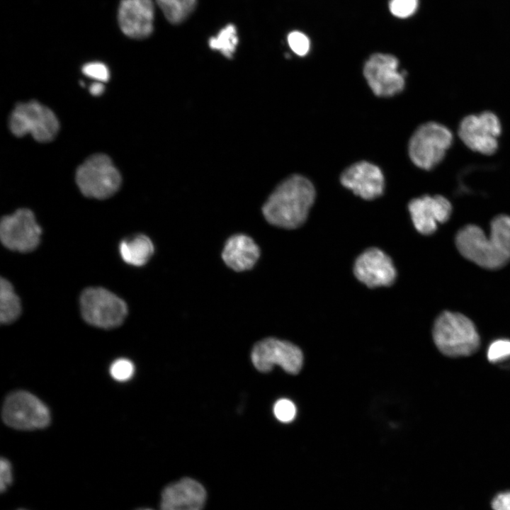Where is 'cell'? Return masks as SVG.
<instances>
[{
	"instance_id": "cell-8",
	"label": "cell",
	"mask_w": 510,
	"mask_h": 510,
	"mask_svg": "<svg viewBox=\"0 0 510 510\" xmlns=\"http://www.w3.org/2000/svg\"><path fill=\"white\" fill-rule=\"evenodd\" d=\"M4 423L16 429L33 430L47 426L50 412L45 404L33 394L16 391L7 396L2 408Z\"/></svg>"
},
{
	"instance_id": "cell-10",
	"label": "cell",
	"mask_w": 510,
	"mask_h": 510,
	"mask_svg": "<svg viewBox=\"0 0 510 510\" xmlns=\"http://www.w3.org/2000/svg\"><path fill=\"white\" fill-rule=\"evenodd\" d=\"M458 132L467 147L475 152L491 155L499 147L502 125L495 113L486 110L465 116L460 121Z\"/></svg>"
},
{
	"instance_id": "cell-19",
	"label": "cell",
	"mask_w": 510,
	"mask_h": 510,
	"mask_svg": "<svg viewBox=\"0 0 510 510\" xmlns=\"http://www.w3.org/2000/svg\"><path fill=\"white\" fill-rule=\"evenodd\" d=\"M118 250L125 263L140 267L150 260L154 254V246L147 235L137 234L123 239L119 244Z\"/></svg>"
},
{
	"instance_id": "cell-18",
	"label": "cell",
	"mask_w": 510,
	"mask_h": 510,
	"mask_svg": "<svg viewBox=\"0 0 510 510\" xmlns=\"http://www.w3.org/2000/svg\"><path fill=\"white\" fill-rule=\"evenodd\" d=\"M260 256L256 242L249 236L237 234L226 242L222 258L225 264L235 271H244L254 267Z\"/></svg>"
},
{
	"instance_id": "cell-30",
	"label": "cell",
	"mask_w": 510,
	"mask_h": 510,
	"mask_svg": "<svg viewBox=\"0 0 510 510\" xmlns=\"http://www.w3.org/2000/svg\"><path fill=\"white\" fill-rule=\"evenodd\" d=\"M494 510H510V491L497 494L492 502Z\"/></svg>"
},
{
	"instance_id": "cell-16",
	"label": "cell",
	"mask_w": 510,
	"mask_h": 510,
	"mask_svg": "<svg viewBox=\"0 0 510 510\" xmlns=\"http://www.w3.org/2000/svg\"><path fill=\"white\" fill-rule=\"evenodd\" d=\"M342 185L366 200L375 199L384 191L385 179L380 169L366 161L348 167L340 178Z\"/></svg>"
},
{
	"instance_id": "cell-23",
	"label": "cell",
	"mask_w": 510,
	"mask_h": 510,
	"mask_svg": "<svg viewBox=\"0 0 510 510\" xmlns=\"http://www.w3.org/2000/svg\"><path fill=\"white\" fill-rule=\"evenodd\" d=\"M135 373L133 363L127 358H118L112 363L110 374L112 378L120 382L130 380Z\"/></svg>"
},
{
	"instance_id": "cell-20",
	"label": "cell",
	"mask_w": 510,
	"mask_h": 510,
	"mask_svg": "<svg viewBox=\"0 0 510 510\" xmlns=\"http://www.w3.org/2000/svg\"><path fill=\"white\" fill-rule=\"evenodd\" d=\"M21 302L15 293L11 283L1 278L0 281V322L3 324L14 322L22 312Z\"/></svg>"
},
{
	"instance_id": "cell-22",
	"label": "cell",
	"mask_w": 510,
	"mask_h": 510,
	"mask_svg": "<svg viewBox=\"0 0 510 510\" xmlns=\"http://www.w3.org/2000/svg\"><path fill=\"white\" fill-rule=\"evenodd\" d=\"M238 44L236 28L233 24H228L223 28L216 37L209 40L211 49L220 50L223 55L231 58Z\"/></svg>"
},
{
	"instance_id": "cell-6",
	"label": "cell",
	"mask_w": 510,
	"mask_h": 510,
	"mask_svg": "<svg viewBox=\"0 0 510 510\" xmlns=\"http://www.w3.org/2000/svg\"><path fill=\"white\" fill-rule=\"evenodd\" d=\"M453 142V135L446 126L428 122L420 125L409 142V155L419 168L430 170L444 158Z\"/></svg>"
},
{
	"instance_id": "cell-27",
	"label": "cell",
	"mask_w": 510,
	"mask_h": 510,
	"mask_svg": "<svg viewBox=\"0 0 510 510\" xmlns=\"http://www.w3.org/2000/svg\"><path fill=\"white\" fill-rule=\"evenodd\" d=\"M273 412L279 421L288 423L295 417L296 407L290 400L280 399L276 402L273 407Z\"/></svg>"
},
{
	"instance_id": "cell-26",
	"label": "cell",
	"mask_w": 510,
	"mask_h": 510,
	"mask_svg": "<svg viewBox=\"0 0 510 510\" xmlns=\"http://www.w3.org/2000/svg\"><path fill=\"white\" fill-rule=\"evenodd\" d=\"M288 42L290 49L299 56L306 55L310 47L307 35L300 31H293L288 35Z\"/></svg>"
},
{
	"instance_id": "cell-4",
	"label": "cell",
	"mask_w": 510,
	"mask_h": 510,
	"mask_svg": "<svg viewBox=\"0 0 510 510\" xmlns=\"http://www.w3.org/2000/svg\"><path fill=\"white\" fill-rule=\"evenodd\" d=\"M79 305L86 322L105 329L121 325L128 313L126 302L102 287L85 288L80 295Z\"/></svg>"
},
{
	"instance_id": "cell-29",
	"label": "cell",
	"mask_w": 510,
	"mask_h": 510,
	"mask_svg": "<svg viewBox=\"0 0 510 510\" xmlns=\"http://www.w3.org/2000/svg\"><path fill=\"white\" fill-rule=\"evenodd\" d=\"M13 473L11 463L8 459L1 458L0 460V489L4 492L12 483Z\"/></svg>"
},
{
	"instance_id": "cell-15",
	"label": "cell",
	"mask_w": 510,
	"mask_h": 510,
	"mask_svg": "<svg viewBox=\"0 0 510 510\" xmlns=\"http://www.w3.org/2000/svg\"><path fill=\"white\" fill-rule=\"evenodd\" d=\"M353 273L358 280L370 288L390 285L396 278L391 259L377 248L366 250L356 259Z\"/></svg>"
},
{
	"instance_id": "cell-25",
	"label": "cell",
	"mask_w": 510,
	"mask_h": 510,
	"mask_svg": "<svg viewBox=\"0 0 510 510\" xmlns=\"http://www.w3.org/2000/svg\"><path fill=\"white\" fill-rule=\"evenodd\" d=\"M419 0H391L389 8L390 12L398 18H407L416 10Z\"/></svg>"
},
{
	"instance_id": "cell-2",
	"label": "cell",
	"mask_w": 510,
	"mask_h": 510,
	"mask_svg": "<svg viewBox=\"0 0 510 510\" xmlns=\"http://www.w3.org/2000/svg\"><path fill=\"white\" fill-rule=\"evenodd\" d=\"M315 198L312 183L301 175H293L278 184L262 207L272 225L295 229L305 221Z\"/></svg>"
},
{
	"instance_id": "cell-13",
	"label": "cell",
	"mask_w": 510,
	"mask_h": 510,
	"mask_svg": "<svg viewBox=\"0 0 510 510\" xmlns=\"http://www.w3.org/2000/svg\"><path fill=\"white\" fill-rule=\"evenodd\" d=\"M207 497V491L200 482L185 477L164 487L159 510H204Z\"/></svg>"
},
{
	"instance_id": "cell-11",
	"label": "cell",
	"mask_w": 510,
	"mask_h": 510,
	"mask_svg": "<svg viewBox=\"0 0 510 510\" xmlns=\"http://www.w3.org/2000/svg\"><path fill=\"white\" fill-rule=\"evenodd\" d=\"M251 361L255 368L263 373L279 365L287 373L297 374L303 363V355L295 345L275 338H267L257 342L251 351Z\"/></svg>"
},
{
	"instance_id": "cell-9",
	"label": "cell",
	"mask_w": 510,
	"mask_h": 510,
	"mask_svg": "<svg viewBox=\"0 0 510 510\" xmlns=\"http://www.w3.org/2000/svg\"><path fill=\"white\" fill-rule=\"evenodd\" d=\"M42 232L34 212L28 208H20L11 215H4L0 222L1 242L11 251H34L40 243Z\"/></svg>"
},
{
	"instance_id": "cell-32",
	"label": "cell",
	"mask_w": 510,
	"mask_h": 510,
	"mask_svg": "<svg viewBox=\"0 0 510 510\" xmlns=\"http://www.w3.org/2000/svg\"><path fill=\"white\" fill-rule=\"evenodd\" d=\"M136 510H154V509H151V508H140Z\"/></svg>"
},
{
	"instance_id": "cell-1",
	"label": "cell",
	"mask_w": 510,
	"mask_h": 510,
	"mask_svg": "<svg viewBox=\"0 0 510 510\" xmlns=\"http://www.w3.org/2000/svg\"><path fill=\"white\" fill-rule=\"evenodd\" d=\"M455 245L465 259L481 267L504 266L510 261V216L495 217L490 223L489 236L478 226H465L455 236Z\"/></svg>"
},
{
	"instance_id": "cell-12",
	"label": "cell",
	"mask_w": 510,
	"mask_h": 510,
	"mask_svg": "<svg viewBox=\"0 0 510 510\" xmlns=\"http://www.w3.org/2000/svg\"><path fill=\"white\" fill-rule=\"evenodd\" d=\"M397 59L389 54L375 53L366 62L364 76L378 96L390 97L401 92L404 87L405 72H400Z\"/></svg>"
},
{
	"instance_id": "cell-33",
	"label": "cell",
	"mask_w": 510,
	"mask_h": 510,
	"mask_svg": "<svg viewBox=\"0 0 510 510\" xmlns=\"http://www.w3.org/2000/svg\"><path fill=\"white\" fill-rule=\"evenodd\" d=\"M17 510H28V509H17Z\"/></svg>"
},
{
	"instance_id": "cell-24",
	"label": "cell",
	"mask_w": 510,
	"mask_h": 510,
	"mask_svg": "<svg viewBox=\"0 0 510 510\" xmlns=\"http://www.w3.org/2000/svg\"><path fill=\"white\" fill-rule=\"evenodd\" d=\"M510 358V340L498 339L493 341L487 350L489 362L496 363Z\"/></svg>"
},
{
	"instance_id": "cell-7",
	"label": "cell",
	"mask_w": 510,
	"mask_h": 510,
	"mask_svg": "<svg viewBox=\"0 0 510 510\" xmlns=\"http://www.w3.org/2000/svg\"><path fill=\"white\" fill-rule=\"evenodd\" d=\"M11 132L16 137L30 134L40 142H47L56 136L60 124L55 113L38 101L16 105L8 120Z\"/></svg>"
},
{
	"instance_id": "cell-17",
	"label": "cell",
	"mask_w": 510,
	"mask_h": 510,
	"mask_svg": "<svg viewBox=\"0 0 510 510\" xmlns=\"http://www.w3.org/2000/svg\"><path fill=\"white\" fill-rule=\"evenodd\" d=\"M152 0H121L118 22L123 33L135 39H143L153 31Z\"/></svg>"
},
{
	"instance_id": "cell-5",
	"label": "cell",
	"mask_w": 510,
	"mask_h": 510,
	"mask_svg": "<svg viewBox=\"0 0 510 510\" xmlns=\"http://www.w3.org/2000/svg\"><path fill=\"white\" fill-rule=\"evenodd\" d=\"M76 183L84 196L103 200L119 190L122 178L107 155L96 154L89 157L78 167Z\"/></svg>"
},
{
	"instance_id": "cell-21",
	"label": "cell",
	"mask_w": 510,
	"mask_h": 510,
	"mask_svg": "<svg viewBox=\"0 0 510 510\" xmlns=\"http://www.w3.org/2000/svg\"><path fill=\"white\" fill-rule=\"evenodd\" d=\"M166 18L171 23L183 22L193 11L196 0H155Z\"/></svg>"
},
{
	"instance_id": "cell-14",
	"label": "cell",
	"mask_w": 510,
	"mask_h": 510,
	"mask_svg": "<svg viewBox=\"0 0 510 510\" xmlns=\"http://www.w3.org/2000/svg\"><path fill=\"white\" fill-rule=\"evenodd\" d=\"M408 208L416 230L424 235L435 232L438 224L448 221L452 213L451 203L440 195L414 198Z\"/></svg>"
},
{
	"instance_id": "cell-31",
	"label": "cell",
	"mask_w": 510,
	"mask_h": 510,
	"mask_svg": "<svg viewBox=\"0 0 510 510\" xmlns=\"http://www.w3.org/2000/svg\"><path fill=\"white\" fill-rule=\"evenodd\" d=\"M89 91L94 96H100L104 91V86L101 81L95 82L91 85Z\"/></svg>"
},
{
	"instance_id": "cell-3",
	"label": "cell",
	"mask_w": 510,
	"mask_h": 510,
	"mask_svg": "<svg viewBox=\"0 0 510 510\" xmlns=\"http://www.w3.org/2000/svg\"><path fill=\"white\" fill-rule=\"evenodd\" d=\"M433 338L438 350L449 357L472 355L480 345L474 323L464 314L450 311L442 312L436 318Z\"/></svg>"
},
{
	"instance_id": "cell-28",
	"label": "cell",
	"mask_w": 510,
	"mask_h": 510,
	"mask_svg": "<svg viewBox=\"0 0 510 510\" xmlns=\"http://www.w3.org/2000/svg\"><path fill=\"white\" fill-rule=\"evenodd\" d=\"M82 72L86 76L101 82L108 80L110 75L106 65L98 62L84 64L82 67Z\"/></svg>"
}]
</instances>
